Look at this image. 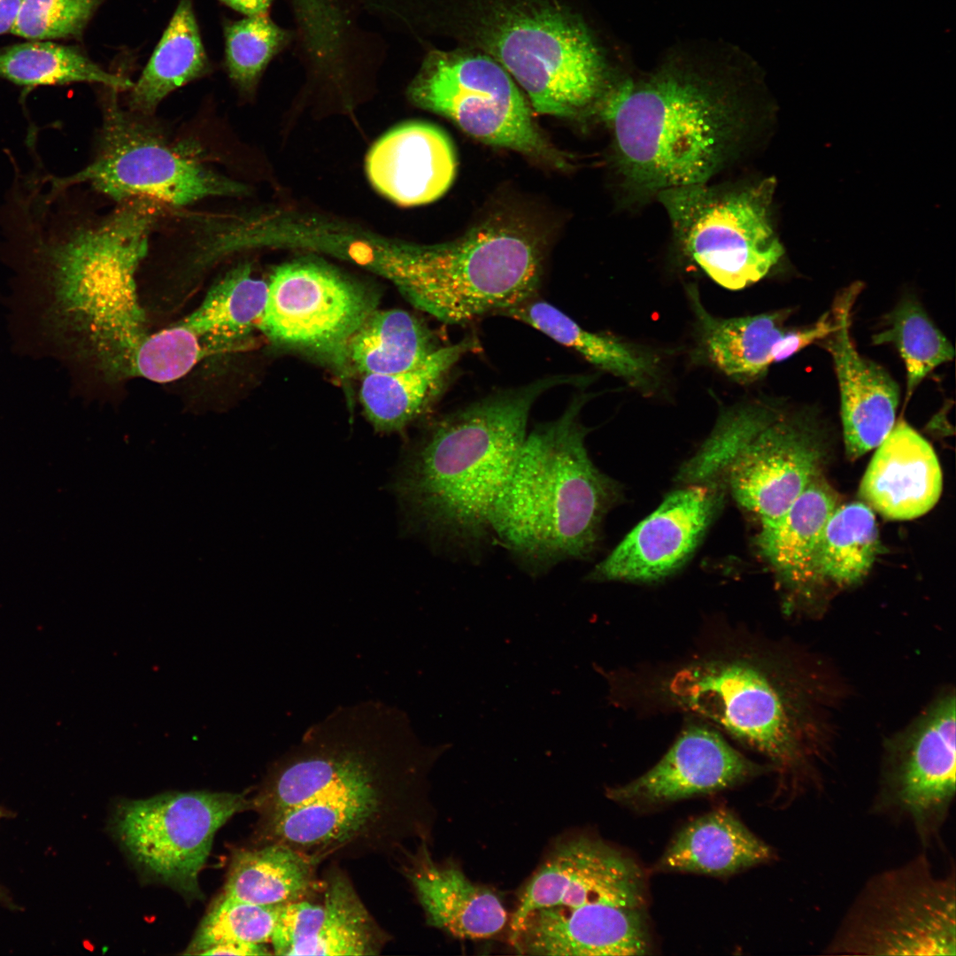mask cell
<instances>
[{
	"label": "cell",
	"instance_id": "obj_45",
	"mask_svg": "<svg viewBox=\"0 0 956 956\" xmlns=\"http://www.w3.org/2000/svg\"><path fill=\"white\" fill-rule=\"evenodd\" d=\"M21 0H0V35L12 33Z\"/></svg>",
	"mask_w": 956,
	"mask_h": 956
},
{
	"label": "cell",
	"instance_id": "obj_2",
	"mask_svg": "<svg viewBox=\"0 0 956 956\" xmlns=\"http://www.w3.org/2000/svg\"><path fill=\"white\" fill-rule=\"evenodd\" d=\"M756 83L752 58L721 41L680 42L650 70L628 69L598 111L624 191L641 200L713 181L743 151Z\"/></svg>",
	"mask_w": 956,
	"mask_h": 956
},
{
	"label": "cell",
	"instance_id": "obj_11",
	"mask_svg": "<svg viewBox=\"0 0 956 956\" xmlns=\"http://www.w3.org/2000/svg\"><path fill=\"white\" fill-rule=\"evenodd\" d=\"M954 872L937 876L920 855L872 877L858 895L829 954L955 955Z\"/></svg>",
	"mask_w": 956,
	"mask_h": 956
},
{
	"label": "cell",
	"instance_id": "obj_44",
	"mask_svg": "<svg viewBox=\"0 0 956 956\" xmlns=\"http://www.w3.org/2000/svg\"><path fill=\"white\" fill-rule=\"evenodd\" d=\"M228 7L244 14L255 16L267 14L274 0H219Z\"/></svg>",
	"mask_w": 956,
	"mask_h": 956
},
{
	"label": "cell",
	"instance_id": "obj_20",
	"mask_svg": "<svg viewBox=\"0 0 956 956\" xmlns=\"http://www.w3.org/2000/svg\"><path fill=\"white\" fill-rule=\"evenodd\" d=\"M319 902L307 898L281 906L271 938L276 955L379 954L388 935L372 917L347 874L331 867Z\"/></svg>",
	"mask_w": 956,
	"mask_h": 956
},
{
	"label": "cell",
	"instance_id": "obj_14",
	"mask_svg": "<svg viewBox=\"0 0 956 956\" xmlns=\"http://www.w3.org/2000/svg\"><path fill=\"white\" fill-rule=\"evenodd\" d=\"M955 785V697L946 694L890 749L872 808L909 822L929 845L949 814Z\"/></svg>",
	"mask_w": 956,
	"mask_h": 956
},
{
	"label": "cell",
	"instance_id": "obj_28",
	"mask_svg": "<svg viewBox=\"0 0 956 956\" xmlns=\"http://www.w3.org/2000/svg\"><path fill=\"white\" fill-rule=\"evenodd\" d=\"M500 315L537 329L644 394L651 393L659 382L657 356L608 334L586 330L545 301L533 297Z\"/></svg>",
	"mask_w": 956,
	"mask_h": 956
},
{
	"label": "cell",
	"instance_id": "obj_21",
	"mask_svg": "<svg viewBox=\"0 0 956 956\" xmlns=\"http://www.w3.org/2000/svg\"><path fill=\"white\" fill-rule=\"evenodd\" d=\"M767 768L738 752L705 725L682 730L649 771L607 790L611 799L636 806H657L716 792L760 775Z\"/></svg>",
	"mask_w": 956,
	"mask_h": 956
},
{
	"label": "cell",
	"instance_id": "obj_40",
	"mask_svg": "<svg viewBox=\"0 0 956 956\" xmlns=\"http://www.w3.org/2000/svg\"><path fill=\"white\" fill-rule=\"evenodd\" d=\"M281 906H261L221 895L201 921L187 954H202L218 944H266L271 938Z\"/></svg>",
	"mask_w": 956,
	"mask_h": 956
},
{
	"label": "cell",
	"instance_id": "obj_29",
	"mask_svg": "<svg viewBox=\"0 0 956 956\" xmlns=\"http://www.w3.org/2000/svg\"><path fill=\"white\" fill-rule=\"evenodd\" d=\"M477 347V339L466 336L452 345L442 346L412 369L364 375L359 398L369 421L377 430L392 432L420 418L443 389L459 360Z\"/></svg>",
	"mask_w": 956,
	"mask_h": 956
},
{
	"label": "cell",
	"instance_id": "obj_25",
	"mask_svg": "<svg viewBox=\"0 0 956 956\" xmlns=\"http://www.w3.org/2000/svg\"><path fill=\"white\" fill-rule=\"evenodd\" d=\"M417 850L405 852L404 871L430 926L460 939L488 938L505 928L507 913L492 890L472 883L453 862H435L425 840Z\"/></svg>",
	"mask_w": 956,
	"mask_h": 956
},
{
	"label": "cell",
	"instance_id": "obj_19",
	"mask_svg": "<svg viewBox=\"0 0 956 956\" xmlns=\"http://www.w3.org/2000/svg\"><path fill=\"white\" fill-rule=\"evenodd\" d=\"M863 289L855 282L841 290L831 311L834 330L821 346L830 354L840 393L847 456L857 459L876 448L895 425L899 388L890 374L857 350L851 334L854 304Z\"/></svg>",
	"mask_w": 956,
	"mask_h": 956
},
{
	"label": "cell",
	"instance_id": "obj_13",
	"mask_svg": "<svg viewBox=\"0 0 956 956\" xmlns=\"http://www.w3.org/2000/svg\"><path fill=\"white\" fill-rule=\"evenodd\" d=\"M671 700L714 722L792 774L806 759L796 714L774 679L747 662L712 661L677 671Z\"/></svg>",
	"mask_w": 956,
	"mask_h": 956
},
{
	"label": "cell",
	"instance_id": "obj_4",
	"mask_svg": "<svg viewBox=\"0 0 956 956\" xmlns=\"http://www.w3.org/2000/svg\"><path fill=\"white\" fill-rule=\"evenodd\" d=\"M553 375L502 389L441 418L408 454L397 491L413 519L455 551L474 556L491 540L490 515L545 391L574 383Z\"/></svg>",
	"mask_w": 956,
	"mask_h": 956
},
{
	"label": "cell",
	"instance_id": "obj_15",
	"mask_svg": "<svg viewBox=\"0 0 956 956\" xmlns=\"http://www.w3.org/2000/svg\"><path fill=\"white\" fill-rule=\"evenodd\" d=\"M374 310V298L358 284L324 266L295 262L271 275L258 327L277 343L343 358Z\"/></svg>",
	"mask_w": 956,
	"mask_h": 956
},
{
	"label": "cell",
	"instance_id": "obj_30",
	"mask_svg": "<svg viewBox=\"0 0 956 956\" xmlns=\"http://www.w3.org/2000/svg\"><path fill=\"white\" fill-rule=\"evenodd\" d=\"M838 505L835 490L821 474L784 513L762 522L759 549L785 582L799 585L817 578L822 534Z\"/></svg>",
	"mask_w": 956,
	"mask_h": 956
},
{
	"label": "cell",
	"instance_id": "obj_1",
	"mask_svg": "<svg viewBox=\"0 0 956 956\" xmlns=\"http://www.w3.org/2000/svg\"><path fill=\"white\" fill-rule=\"evenodd\" d=\"M406 715L375 702L341 707L305 731L270 767L251 807L258 844L315 857L405 853L423 836L428 769Z\"/></svg>",
	"mask_w": 956,
	"mask_h": 956
},
{
	"label": "cell",
	"instance_id": "obj_5",
	"mask_svg": "<svg viewBox=\"0 0 956 956\" xmlns=\"http://www.w3.org/2000/svg\"><path fill=\"white\" fill-rule=\"evenodd\" d=\"M583 403L575 397L559 418L527 433L492 508L493 540L532 576L590 557L618 497L589 457Z\"/></svg>",
	"mask_w": 956,
	"mask_h": 956
},
{
	"label": "cell",
	"instance_id": "obj_8",
	"mask_svg": "<svg viewBox=\"0 0 956 956\" xmlns=\"http://www.w3.org/2000/svg\"><path fill=\"white\" fill-rule=\"evenodd\" d=\"M773 177L753 182L710 181L663 190L681 251L714 282L730 290L764 278L784 250L773 227Z\"/></svg>",
	"mask_w": 956,
	"mask_h": 956
},
{
	"label": "cell",
	"instance_id": "obj_35",
	"mask_svg": "<svg viewBox=\"0 0 956 956\" xmlns=\"http://www.w3.org/2000/svg\"><path fill=\"white\" fill-rule=\"evenodd\" d=\"M0 78L26 89L90 82L120 92L134 84L103 69L77 46L35 40L0 49Z\"/></svg>",
	"mask_w": 956,
	"mask_h": 956
},
{
	"label": "cell",
	"instance_id": "obj_46",
	"mask_svg": "<svg viewBox=\"0 0 956 956\" xmlns=\"http://www.w3.org/2000/svg\"><path fill=\"white\" fill-rule=\"evenodd\" d=\"M1 814V813H0Z\"/></svg>",
	"mask_w": 956,
	"mask_h": 956
},
{
	"label": "cell",
	"instance_id": "obj_6",
	"mask_svg": "<svg viewBox=\"0 0 956 956\" xmlns=\"http://www.w3.org/2000/svg\"><path fill=\"white\" fill-rule=\"evenodd\" d=\"M121 204L104 219L35 247L51 333L83 343L111 369L130 366L150 335L134 275L161 209L149 199Z\"/></svg>",
	"mask_w": 956,
	"mask_h": 956
},
{
	"label": "cell",
	"instance_id": "obj_36",
	"mask_svg": "<svg viewBox=\"0 0 956 956\" xmlns=\"http://www.w3.org/2000/svg\"><path fill=\"white\" fill-rule=\"evenodd\" d=\"M880 549L874 511L864 502L838 505L825 526L816 575L838 584H852L870 570Z\"/></svg>",
	"mask_w": 956,
	"mask_h": 956
},
{
	"label": "cell",
	"instance_id": "obj_33",
	"mask_svg": "<svg viewBox=\"0 0 956 956\" xmlns=\"http://www.w3.org/2000/svg\"><path fill=\"white\" fill-rule=\"evenodd\" d=\"M441 347L413 314L374 310L348 340L343 358L362 376L388 374L418 366Z\"/></svg>",
	"mask_w": 956,
	"mask_h": 956
},
{
	"label": "cell",
	"instance_id": "obj_43",
	"mask_svg": "<svg viewBox=\"0 0 956 956\" xmlns=\"http://www.w3.org/2000/svg\"><path fill=\"white\" fill-rule=\"evenodd\" d=\"M271 952L266 944L228 942L213 945L203 955H267Z\"/></svg>",
	"mask_w": 956,
	"mask_h": 956
},
{
	"label": "cell",
	"instance_id": "obj_24",
	"mask_svg": "<svg viewBox=\"0 0 956 956\" xmlns=\"http://www.w3.org/2000/svg\"><path fill=\"white\" fill-rule=\"evenodd\" d=\"M876 448L860 485L862 501L894 520L931 510L942 493L943 474L930 443L900 420Z\"/></svg>",
	"mask_w": 956,
	"mask_h": 956
},
{
	"label": "cell",
	"instance_id": "obj_42",
	"mask_svg": "<svg viewBox=\"0 0 956 956\" xmlns=\"http://www.w3.org/2000/svg\"><path fill=\"white\" fill-rule=\"evenodd\" d=\"M105 0H21L12 34L27 40L80 39Z\"/></svg>",
	"mask_w": 956,
	"mask_h": 956
},
{
	"label": "cell",
	"instance_id": "obj_23",
	"mask_svg": "<svg viewBox=\"0 0 956 956\" xmlns=\"http://www.w3.org/2000/svg\"><path fill=\"white\" fill-rule=\"evenodd\" d=\"M368 177L375 189L404 206L428 204L451 186L457 172L452 143L440 128L424 122L405 123L371 149Z\"/></svg>",
	"mask_w": 956,
	"mask_h": 956
},
{
	"label": "cell",
	"instance_id": "obj_39",
	"mask_svg": "<svg viewBox=\"0 0 956 956\" xmlns=\"http://www.w3.org/2000/svg\"><path fill=\"white\" fill-rule=\"evenodd\" d=\"M781 411L772 403L741 404L724 411L698 454L683 467L689 480H705L729 466L743 447Z\"/></svg>",
	"mask_w": 956,
	"mask_h": 956
},
{
	"label": "cell",
	"instance_id": "obj_16",
	"mask_svg": "<svg viewBox=\"0 0 956 956\" xmlns=\"http://www.w3.org/2000/svg\"><path fill=\"white\" fill-rule=\"evenodd\" d=\"M644 876L633 859L605 842L579 836L559 843L526 883L511 920L513 934L531 912L613 904L644 908Z\"/></svg>",
	"mask_w": 956,
	"mask_h": 956
},
{
	"label": "cell",
	"instance_id": "obj_38",
	"mask_svg": "<svg viewBox=\"0 0 956 956\" xmlns=\"http://www.w3.org/2000/svg\"><path fill=\"white\" fill-rule=\"evenodd\" d=\"M224 38L227 75L240 91L251 93L272 58L289 42V34L263 14L227 22Z\"/></svg>",
	"mask_w": 956,
	"mask_h": 956
},
{
	"label": "cell",
	"instance_id": "obj_10",
	"mask_svg": "<svg viewBox=\"0 0 956 956\" xmlns=\"http://www.w3.org/2000/svg\"><path fill=\"white\" fill-rule=\"evenodd\" d=\"M408 94L418 106L451 120L482 143L558 169L568 166L537 127L513 78L482 51L464 46L429 50Z\"/></svg>",
	"mask_w": 956,
	"mask_h": 956
},
{
	"label": "cell",
	"instance_id": "obj_9",
	"mask_svg": "<svg viewBox=\"0 0 956 956\" xmlns=\"http://www.w3.org/2000/svg\"><path fill=\"white\" fill-rule=\"evenodd\" d=\"M94 160L53 186L87 182L120 203L143 198L180 208L212 197H235L246 188L208 167L200 150L173 144L142 115L122 109L109 89Z\"/></svg>",
	"mask_w": 956,
	"mask_h": 956
},
{
	"label": "cell",
	"instance_id": "obj_17",
	"mask_svg": "<svg viewBox=\"0 0 956 956\" xmlns=\"http://www.w3.org/2000/svg\"><path fill=\"white\" fill-rule=\"evenodd\" d=\"M822 456L813 424L780 412L729 464L732 493L761 522L777 518L821 474Z\"/></svg>",
	"mask_w": 956,
	"mask_h": 956
},
{
	"label": "cell",
	"instance_id": "obj_18",
	"mask_svg": "<svg viewBox=\"0 0 956 956\" xmlns=\"http://www.w3.org/2000/svg\"><path fill=\"white\" fill-rule=\"evenodd\" d=\"M717 484L693 485L675 491L593 570V582L660 579L692 552L722 498Z\"/></svg>",
	"mask_w": 956,
	"mask_h": 956
},
{
	"label": "cell",
	"instance_id": "obj_34",
	"mask_svg": "<svg viewBox=\"0 0 956 956\" xmlns=\"http://www.w3.org/2000/svg\"><path fill=\"white\" fill-rule=\"evenodd\" d=\"M267 298V283L252 276L248 266L229 272L184 321L210 353L235 347L258 326Z\"/></svg>",
	"mask_w": 956,
	"mask_h": 956
},
{
	"label": "cell",
	"instance_id": "obj_27",
	"mask_svg": "<svg viewBox=\"0 0 956 956\" xmlns=\"http://www.w3.org/2000/svg\"><path fill=\"white\" fill-rule=\"evenodd\" d=\"M773 858L769 845L732 813L720 808L680 830L656 867L661 871L729 875Z\"/></svg>",
	"mask_w": 956,
	"mask_h": 956
},
{
	"label": "cell",
	"instance_id": "obj_7",
	"mask_svg": "<svg viewBox=\"0 0 956 956\" xmlns=\"http://www.w3.org/2000/svg\"><path fill=\"white\" fill-rule=\"evenodd\" d=\"M544 255L537 235L494 220L451 242L411 247L397 279L418 308L446 324L465 325L535 297Z\"/></svg>",
	"mask_w": 956,
	"mask_h": 956
},
{
	"label": "cell",
	"instance_id": "obj_32",
	"mask_svg": "<svg viewBox=\"0 0 956 956\" xmlns=\"http://www.w3.org/2000/svg\"><path fill=\"white\" fill-rule=\"evenodd\" d=\"M211 64L191 0H180L138 80L128 90L133 112L149 115L180 87L206 75Z\"/></svg>",
	"mask_w": 956,
	"mask_h": 956
},
{
	"label": "cell",
	"instance_id": "obj_12",
	"mask_svg": "<svg viewBox=\"0 0 956 956\" xmlns=\"http://www.w3.org/2000/svg\"><path fill=\"white\" fill-rule=\"evenodd\" d=\"M251 806L245 793H164L120 801L112 823L122 848L143 873L196 897L217 830Z\"/></svg>",
	"mask_w": 956,
	"mask_h": 956
},
{
	"label": "cell",
	"instance_id": "obj_31",
	"mask_svg": "<svg viewBox=\"0 0 956 956\" xmlns=\"http://www.w3.org/2000/svg\"><path fill=\"white\" fill-rule=\"evenodd\" d=\"M258 845L235 852L223 895L255 905L283 906L314 891L318 859L285 844Z\"/></svg>",
	"mask_w": 956,
	"mask_h": 956
},
{
	"label": "cell",
	"instance_id": "obj_3",
	"mask_svg": "<svg viewBox=\"0 0 956 956\" xmlns=\"http://www.w3.org/2000/svg\"><path fill=\"white\" fill-rule=\"evenodd\" d=\"M413 23L498 62L541 114L599 110L627 66L567 0H413Z\"/></svg>",
	"mask_w": 956,
	"mask_h": 956
},
{
	"label": "cell",
	"instance_id": "obj_26",
	"mask_svg": "<svg viewBox=\"0 0 956 956\" xmlns=\"http://www.w3.org/2000/svg\"><path fill=\"white\" fill-rule=\"evenodd\" d=\"M687 293L707 358L736 382L752 383L773 363L793 356L791 329L785 326L790 310L720 318L705 309L695 285H689Z\"/></svg>",
	"mask_w": 956,
	"mask_h": 956
},
{
	"label": "cell",
	"instance_id": "obj_41",
	"mask_svg": "<svg viewBox=\"0 0 956 956\" xmlns=\"http://www.w3.org/2000/svg\"><path fill=\"white\" fill-rule=\"evenodd\" d=\"M206 354L209 351L201 338L183 320L147 337L135 357L131 375L171 382L187 374Z\"/></svg>",
	"mask_w": 956,
	"mask_h": 956
},
{
	"label": "cell",
	"instance_id": "obj_22",
	"mask_svg": "<svg viewBox=\"0 0 956 956\" xmlns=\"http://www.w3.org/2000/svg\"><path fill=\"white\" fill-rule=\"evenodd\" d=\"M512 943L522 954L551 956L644 955L651 949L644 908L603 903L535 910Z\"/></svg>",
	"mask_w": 956,
	"mask_h": 956
},
{
	"label": "cell",
	"instance_id": "obj_37",
	"mask_svg": "<svg viewBox=\"0 0 956 956\" xmlns=\"http://www.w3.org/2000/svg\"><path fill=\"white\" fill-rule=\"evenodd\" d=\"M872 342L892 344L899 352L906 372L907 398L931 371L954 357L951 343L913 298L902 300L886 316L883 328Z\"/></svg>",
	"mask_w": 956,
	"mask_h": 956
}]
</instances>
